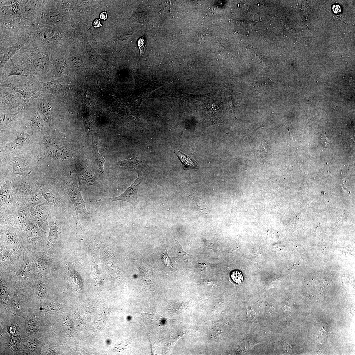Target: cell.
<instances>
[{
  "instance_id": "cell-1",
  "label": "cell",
  "mask_w": 355,
  "mask_h": 355,
  "mask_svg": "<svg viewBox=\"0 0 355 355\" xmlns=\"http://www.w3.org/2000/svg\"><path fill=\"white\" fill-rule=\"evenodd\" d=\"M138 174L137 179L128 187L127 190L120 196L114 198H109V200L111 202L117 201H126L131 203L134 206L136 205L138 202L137 195L139 187L143 181L144 178L143 174L140 171L136 170Z\"/></svg>"
},
{
  "instance_id": "cell-2",
  "label": "cell",
  "mask_w": 355,
  "mask_h": 355,
  "mask_svg": "<svg viewBox=\"0 0 355 355\" xmlns=\"http://www.w3.org/2000/svg\"><path fill=\"white\" fill-rule=\"evenodd\" d=\"M68 192L72 201L77 214L88 215L90 214L86 208L85 203L82 196L81 192L78 188L75 186L69 187Z\"/></svg>"
},
{
  "instance_id": "cell-3",
  "label": "cell",
  "mask_w": 355,
  "mask_h": 355,
  "mask_svg": "<svg viewBox=\"0 0 355 355\" xmlns=\"http://www.w3.org/2000/svg\"><path fill=\"white\" fill-rule=\"evenodd\" d=\"M174 153L179 159L183 170L199 169V164L192 157L179 151L174 150Z\"/></svg>"
},
{
  "instance_id": "cell-4",
  "label": "cell",
  "mask_w": 355,
  "mask_h": 355,
  "mask_svg": "<svg viewBox=\"0 0 355 355\" xmlns=\"http://www.w3.org/2000/svg\"><path fill=\"white\" fill-rule=\"evenodd\" d=\"M50 153L52 157L59 159H68L72 155V153L69 149L57 146L53 147Z\"/></svg>"
},
{
  "instance_id": "cell-5",
  "label": "cell",
  "mask_w": 355,
  "mask_h": 355,
  "mask_svg": "<svg viewBox=\"0 0 355 355\" xmlns=\"http://www.w3.org/2000/svg\"><path fill=\"white\" fill-rule=\"evenodd\" d=\"M139 163L137 158L133 157L131 159L119 161L117 163V165L122 168L132 169L135 168L139 164Z\"/></svg>"
},
{
  "instance_id": "cell-6",
  "label": "cell",
  "mask_w": 355,
  "mask_h": 355,
  "mask_svg": "<svg viewBox=\"0 0 355 355\" xmlns=\"http://www.w3.org/2000/svg\"><path fill=\"white\" fill-rule=\"evenodd\" d=\"M95 143H94V150L95 153V155L96 158L97 160V165L98 167L99 170L101 173H104V164L105 162V159L102 155H101L98 152V150L97 143L98 141L97 140L95 141Z\"/></svg>"
},
{
  "instance_id": "cell-7",
  "label": "cell",
  "mask_w": 355,
  "mask_h": 355,
  "mask_svg": "<svg viewBox=\"0 0 355 355\" xmlns=\"http://www.w3.org/2000/svg\"><path fill=\"white\" fill-rule=\"evenodd\" d=\"M57 228L56 225L54 223H51L50 226V230L48 237L49 244H53L54 243L57 237Z\"/></svg>"
},
{
  "instance_id": "cell-8",
  "label": "cell",
  "mask_w": 355,
  "mask_h": 355,
  "mask_svg": "<svg viewBox=\"0 0 355 355\" xmlns=\"http://www.w3.org/2000/svg\"><path fill=\"white\" fill-rule=\"evenodd\" d=\"M26 233L28 237L33 238L37 235L38 230L37 227L34 225L31 224L28 226L26 229Z\"/></svg>"
},
{
  "instance_id": "cell-9",
  "label": "cell",
  "mask_w": 355,
  "mask_h": 355,
  "mask_svg": "<svg viewBox=\"0 0 355 355\" xmlns=\"http://www.w3.org/2000/svg\"><path fill=\"white\" fill-rule=\"evenodd\" d=\"M31 124L33 128L37 129L43 128L44 125V122L39 116H36L33 118Z\"/></svg>"
},
{
  "instance_id": "cell-10",
  "label": "cell",
  "mask_w": 355,
  "mask_h": 355,
  "mask_svg": "<svg viewBox=\"0 0 355 355\" xmlns=\"http://www.w3.org/2000/svg\"><path fill=\"white\" fill-rule=\"evenodd\" d=\"M233 280L238 284H241L243 281L244 278L240 272L235 271L231 275Z\"/></svg>"
},
{
  "instance_id": "cell-11",
  "label": "cell",
  "mask_w": 355,
  "mask_h": 355,
  "mask_svg": "<svg viewBox=\"0 0 355 355\" xmlns=\"http://www.w3.org/2000/svg\"><path fill=\"white\" fill-rule=\"evenodd\" d=\"M40 109L45 115H49L51 109V107L50 103L46 102H41L40 106Z\"/></svg>"
},
{
  "instance_id": "cell-12",
  "label": "cell",
  "mask_w": 355,
  "mask_h": 355,
  "mask_svg": "<svg viewBox=\"0 0 355 355\" xmlns=\"http://www.w3.org/2000/svg\"><path fill=\"white\" fill-rule=\"evenodd\" d=\"M33 211V215L38 221H40L44 220L45 218V212L42 210L37 208L34 209Z\"/></svg>"
},
{
  "instance_id": "cell-13",
  "label": "cell",
  "mask_w": 355,
  "mask_h": 355,
  "mask_svg": "<svg viewBox=\"0 0 355 355\" xmlns=\"http://www.w3.org/2000/svg\"><path fill=\"white\" fill-rule=\"evenodd\" d=\"M162 259L165 265L170 269H173V266L172 263L171 259L168 255L166 251H164L162 252Z\"/></svg>"
},
{
  "instance_id": "cell-14",
  "label": "cell",
  "mask_w": 355,
  "mask_h": 355,
  "mask_svg": "<svg viewBox=\"0 0 355 355\" xmlns=\"http://www.w3.org/2000/svg\"><path fill=\"white\" fill-rule=\"evenodd\" d=\"M28 201L30 204L36 205L40 202V199L38 195L36 194L31 195L28 198Z\"/></svg>"
},
{
  "instance_id": "cell-15",
  "label": "cell",
  "mask_w": 355,
  "mask_h": 355,
  "mask_svg": "<svg viewBox=\"0 0 355 355\" xmlns=\"http://www.w3.org/2000/svg\"><path fill=\"white\" fill-rule=\"evenodd\" d=\"M18 215L20 219L23 221H27L30 218L29 213L25 209L21 208L20 209Z\"/></svg>"
},
{
  "instance_id": "cell-16",
  "label": "cell",
  "mask_w": 355,
  "mask_h": 355,
  "mask_svg": "<svg viewBox=\"0 0 355 355\" xmlns=\"http://www.w3.org/2000/svg\"><path fill=\"white\" fill-rule=\"evenodd\" d=\"M42 193L44 197L49 202L51 203L54 202V199L52 193L48 189L46 188L43 189Z\"/></svg>"
},
{
  "instance_id": "cell-17",
  "label": "cell",
  "mask_w": 355,
  "mask_h": 355,
  "mask_svg": "<svg viewBox=\"0 0 355 355\" xmlns=\"http://www.w3.org/2000/svg\"><path fill=\"white\" fill-rule=\"evenodd\" d=\"M1 197L2 200L7 202H10L13 200L12 194L8 191L2 192Z\"/></svg>"
},
{
  "instance_id": "cell-18",
  "label": "cell",
  "mask_w": 355,
  "mask_h": 355,
  "mask_svg": "<svg viewBox=\"0 0 355 355\" xmlns=\"http://www.w3.org/2000/svg\"><path fill=\"white\" fill-rule=\"evenodd\" d=\"M29 267V263L28 260L25 259L23 262L21 268V271L23 273L25 274L28 272Z\"/></svg>"
},
{
  "instance_id": "cell-19",
  "label": "cell",
  "mask_w": 355,
  "mask_h": 355,
  "mask_svg": "<svg viewBox=\"0 0 355 355\" xmlns=\"http://www.w3.org/2000/svg\"><path fill=\"white\" fill-rule=\"evenodd\" d=\"M54 33L51 29H47L44 34V38L45 39H48L50 38L54 35Z\"/></svg>"
},
{
  "instance_id": "cell-20",
  "label": "cell",
  "mask_w": 355,
  "mask_h": 355,
  "mask_svg": "<svg viewBox=\"0 0 355 355\" xmlns=\"http://www.w3.org/2000/svg\"><path fill=\"white\" fill-rule=\"evenodd\" d=\"M38 290L39 295H40V297L43 296L44 294L45 291L44 286L40 285V286L38 287Z\"/></svg>"
},
{
  "instance_id": "cell-21",
  "label": "cell",
  "mask_w": 355,
  "mask_h": 355,
  "mask_svg": "<svg viewBox=\"0 0 355 355\" xmlns=\"http://www.w3.org/2000/svg\"><path fill=\"white\" fill-rule=\"evenodd\" d=\"M7 288L5 287L4 286H2V287H1V293L2 295H4L5 294H6V293H7Z\"/></svg>"
}]
</instances>
